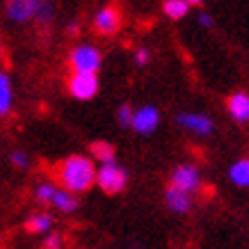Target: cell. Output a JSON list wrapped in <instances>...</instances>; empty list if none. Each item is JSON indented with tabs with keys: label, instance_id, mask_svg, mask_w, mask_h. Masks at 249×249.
<instances>
[{
	"label": "cell",
	"instance_id": "6da1fadb",
	"mask_svg": "<svg viewBox=\"0 0 249 249\" xmlns=\"http://www.w3.org/2000/svg\"><path fill=\"white\" fill-rule=\"evenodd\" d=\"M96 169L91 158H85V156H69L67 160H62L60 165L55 167V176L64 190L73 192V195H80V192H87V190L96 183Z\"/></svg>",
	"mask_w": 249,
	"mask_h": 249
},
{
	"label": "cell",
	"instance_id": "7a4b0ae2",
	"mask_svg": "<svg viewBox=\"0 0 249 249\" xmlns=\"http://www.w3.org/2000/svg\"><path fill=\"white\" fill-rule=\"evenodd\" d=\"M126 183H128V174L117 162H103L96 169V185L106 195H119V192H124Z\"/></svg>",
	"mask_w": 249,
	"mask_h": 249
},
{
	"label": "cell",
	"instance_id": "3957f363",
	"mask_svg": "<svg viewBox=\"0 0 249 249\" xmlns=\"http://www.w3.org/2000/svg\"><path fill=\"white\" fill-rule=\"evenodd\" d=\"M69 62L76 73H96L101 67V53L94 46H78V48H73Z\"/></svg>",
	"mask_w": 249,
	"mask_h": 249
},
{
	"label": "cell",
	"instance_id": "277c9868",
	"mask_svg": "<svg viewBox=\"0 0 249 249\" xmlns=\"http://www.w3.org/2000/svg\"><path fill=\"white\" fill-rule=\"evenodd\" d=\"M69 91L71 96L78 98V101H89V98L96 96L98 91V78L96 73H76L69 78Z\"/></svg>",
	"mask_w": 249,
	"mask_h": 249
},
{
	"label": "cell",
	"instance_id": "5b68a950",
	"mask_svg": "<svg viewBox=\"0 0 249 249\" xmlns=\"http://www.w3.org/2000/svg\"><path fill=\"white\" fill-rule=\"evenodd\" d=\"M169 181H172L174 188L192 195V192H196V190L201 188V174H199V169L195 165H178L172 172Z\"/></svg>",
	"mask_w": 249,
	"mask_h": 249
},
{
	"label": "cell",
	"instance_id": "8992f818",
	"mask_svg": "<svg viewBox=\"0 0 249 249\" xmlns=\"http://www.w3.org/2000/svg\"><path fill=\"white\" fill-rule=\"evenodd\" d=\"M176 121H178V126H183L185 130L195 133V135H211L213 128H215L211 117L199 114V112H183V114H178Z\"/></svg>",
	"mask_w": 249,
	"mask_h": 249
},
{
	"label": "cell",
	"instance_id": "52a82bcc",
	"mask_svg": "<svg viewBox=\"0 0 249 249\" xmlns=\"http://www.w3.org/2000/svg\"><path fill=\"white\" fill-rule=\"evenodd\" d=\"M158 124H160V112L153 106H144L137 112H133V124L130 126L140 135H149V133H153V130L158 128Z\"/></svg>",
	"mask_w": 249,
	"mask_h": 249
},
{
	"label": "cell",
	"instance_id": "ba28073f",
	"mask_svg": "<svg viewBox=\"0 0 249 249\" xmlns=\"http://www.w3.org/2000/svg\"><path fill=\"white\" fill-rule=\"evenodd\" d=\"M39 5L41 0H7V14L12 21L25 23L37 16Z\"/></svg>",
	"mask_w": 249,
	"mask_h": 249
},
{
	"label": "cell",
	"instance_id": "9c48e42d",
	"mask_svg": "<svg viewBox=\"0 0 249 249\" xmlns=\"http://www.w3.org/2000/svg\"><path fill=\"white\" fill-rule=\"evenodd\" d=\"M165 204H167V208L172 213H176V215H185V213H190V208H192V195L169 185L165 192Z\"/></svg>",
	"mask_w": 249,
	"mask_h": 249
},
{
	"label": "cell",
	"instance_id": "30bf717a",
	"mask_svg": "<svg viewBox=\"0 0 249 249\" xmlns=\"http://www.w3.org/2000/svg\"><path fill=\"white\" fill-rule=\"evenodd\" d=\"M227 107H229V114H231L238 124H247L249 121V96L245 91L231 94L227 101Z\"/></svg>",
	"mask_w": 249,
	"mask_h": 249
},
{
	"label": "cell",
	"instance_id": "8fae6325",
	"mask_svg": "<svg viewBox=\"0 0 249 249\" xmlns=\"http://www.w3.org/2000/svg\"><path fill=\"white\" fill-rule=\"evenodd\" d=\"M119 23H121V16L114 7L101 9L96 14V18H94V25H96V30L101 32V35H112V32H117Z\"/></svg>",
	"mask_w": 249,
	"mask_h": 249
},
{
	"label": "cell",
	"instance_id": "7c38bea8",
	"mask_svg": "<svg viewBox=\"0 0 249 249\" xmlns=\"http://www.w3.org/2000/svg\"><path fill=\"white\" fill-rule=\"evenodd\" d=\"M51 206H53L55 211L64 213V215H71V213L78 211V199L73 192H69L64 188H55L53 192V199H51Z\"/></svg>",
	"mask_w": 249,
	"mask_h": 249
},
{
	"label": "cell",
	"instance_id": "4fadbf2b",
	"mask_svg": "<svg viewBox=\"0 0 249 249\" xmlns=\"http://www.w3.org/2000/svg\"><path fill=\"white\" fill-rule=\"evenodd\" d=\"M229 178L238 188H249V158L235 160L229 169Z\"/></svg>",
	"mask_w": 249,
	"mask_h": 249
},
{
	"label": "cell",
	"instance_id": "5bb4252c",
	"mask_svg": "<svg viewBox=\"0 0 249 249\" xmlns=\"http://www.w3.org/2000/svg\"><path fill=\"white\" fill-rule=\"evenodd\" d=\"M51 227H53V217L48 213H35L25 222V229L30 233H46V231H51Z\"/></svg>",
	"mask_w": 249,
	"mask_h": 249
},
{
	"label": "cell",
	"instance_id": "9a60e30c",
	"mask_svg": "<svg viewBox=\"0 0 249 249\" xmlns=\"http://www.w3.org/2000/svg\"><path fill=\"white\" fill-rule=\"evenodd\" d=\"M12 101H14V96H12V80H9L7 73L0 71V117L12 110Z\"/></svg>",
	"mask_w": 249,
	"mask_h": 249
},
{
	"label": "cell",
	"instance_id": "2e32d148",
	"mask_svg": "<svg viewBox=\"0 0 249 249\" xmlns=\"http://www.w3.org/2000/svg\"><path fill=\"white\" fill-rule=\"evenodd\" d=\"M91 151V158L101 160V165L103 162H114V146L110 142H94L89 146Z\"/></svg>",
	"mask_w": 249,
	"mask_h": 249
},
{
	"label": "cell",
	"instance_id": "e0dca14e",
	"mask_svg": "<svg viewBox=\"0 0 249 249\" xmlns=\"http://www.w3.org/2000/svg\"><path fill=\"white\" fill-rule=\"evenodd\" d=\"M188 7L190 5L185 0H165V5H162L165 14L169 18H174V21H178V18H183V16L188 14Z\"/></svg>",
	"mask_w": 249,
	"mask_h": 249
},
{
	"label": "cell",
	"instance_id": "ac0fdd59",
	"mask_svg": "<svg viewBox=\"0 0 249 249\" xmlns=\"http://www.w3.org/2000/svg\"><path fill=\"white\" fill-rule=\"evenodd\" d=\"M53 192H55L53 183H39L37 188H35V196H37V201L39 204H44V206H51Z\"/></svg>",
	"mask_w": 249,
	"mask_h": 249
},
{
	"label": "cell",
	"instance_id": "d6986e66",
	"mask_svg": "<svg viewBox=\"0 0 249 249\" xmlns=\"http://www.w3.org/2000/svg\"><path fill=\"white\" fill-rule=\"evenodd\" d=\"M37 21H41V23H48L51 18H53V5L48 2V0H41V5H39V12H37V16H35Z\"/></svg>",
	"mask_w": 249,
	"mask_h": 249
},
{
	"label": "cell",
	"instance_id": "ffe728a7",
	"mask_svg": "<svg viewBox=\"0 0 249 249\" xmlns=\"http://www.w3.org/2000/svg\"><path fill=\"white\" fill-rule=\"evenodd\" d=\"M117 119H119L121 126H130L133 124V110L128 106H121L119 112H117Z\"/></svg>",
	"mask_w": 249,
	"mask_h": 249
},
{
	"label": "cell",
	"instance_id": "44dd1931",
	"mask_svg": "<svg viewBox=\"0 0 249 249\" xmlns=\"http://www.w3.org/2000/svg\"><path fill=\"white\" fill-rule=\"evenodd\" d=\"M9 160H12V165L21 167V169H25V167L30 165V160H28V156H25L23 151H12L9 153Z\"/></svg>",
	"mask_w": 249,
	"mask_h": 249
},
{
	"label": "cell",
	"instance_id": "7402d4cb",
	"mask_svg": "<svg viewBox=\"0 0 249 249\" xmlns=\"http://www.w3.org/2000/svg\"><path fill=\"white\" fill-rule=\"evenodd\" d=\"M44 249H62V238L57 233H51L44 240Z\"/></svg>",
	"mask_w": 249,
	"mask_h": 249
},
{
	"label": "cell",
	"instance_id": "603a6c76",
	"mask_svg": "<svg viewBox=\"0 0 249 249\" xmlns=\"http://www.w3.org/2000/svg\"><path fill=\"white\" fill-rule=\"evenodd\" d=\"M135 62L140 64V67H142V64H146V62H149V51H144V48H140V51L135 53Z\"/></svg>",
	"mask_w": 249,
	"mask_h": 249
},
{
	"label": "cell",
	"instance_id": "cb8c5ba5",
	"mask_svg": "<svg viewBox=\"0 0 249 249\" xmlns=\"http://www.w3.org/2000/svg\"><path fill=\"white\" fill-rule=\"evenodd\" d=\"M199 21H201V25H211V16H208V14H201V16H199Z\"/></svg>",
	"mask_w": 249,
	"mask_h": 249
},
{
	"label": "cell",
	"instance_id": "d4e9b609",
	"mask_svg": "<svg viewBox=\"0 0 249 249\" xmlns=\"http://www.w3.org/2000/svg\"><path fill=\"white\" fill-rule=\"evenodd\" d=\"M188 5H201V0H185Z\"/></svg>",
	"mask_w": 249,
	"mask_h": 249
}]
</instances>
